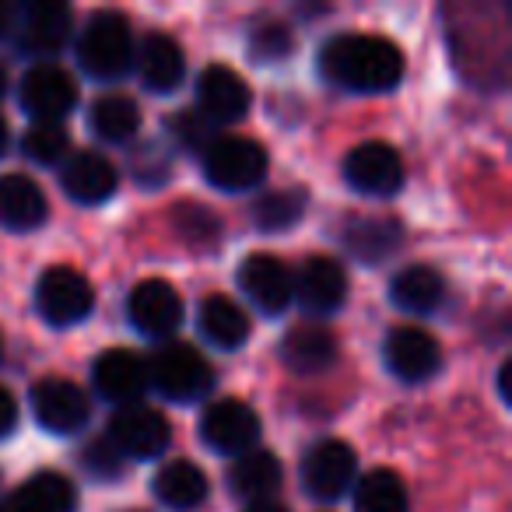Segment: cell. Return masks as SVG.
Segmentation results:
<instances>
[{"mask_svg": "<svg viewBox=\"0 0 512 512\" xmlns=\"http://www.w3.org/2000/svg\"><path fill=\"white\" fill-rule=\"evenodd\" d=\"M46 221V193L29 176H0V225L11 232H32Z\"/></svg>", "mask_w": 512, "mask_h": 512, "instance_id": "44dd1931", "label": "cell"}, {"mask_svg": "<svg viewBox=\"0 0 512 512\" xmlns=\"http://www.w3.org/2000/svg\"><path fill=\"white\" fill-rule=\"evenodd\" d=\"M116 183H120V176H116L113 162L95 155V151H78V155H71V162L60 172V186H64L67 197L78 200V204H106L116 193Z\"/></svg>", "mask_w": 512, "mask_h": 512, "instance_id": "d6986e66", "label": "cell"}, {"mask_svg": "<svg viewBox=\"0 0 512 512\" xmlns=\"http://www.w3.org/2000/svg\"><path fill=\"white\" fill-rule=\"evenodd\" d=\"M239 285L249 295V302L267 316H281L292 306V274L271 253L246 256L239 267Z\"/></svg>", "mask_w": 512, "mask_h": 512, "instance_id": "9a60e30c", "label": "cell"}, {"mask_svg": "<svg viewBox=\"0 0 512 512\" xmlns=\"http://www.w3.org/2000/svg\"><path fill=\"white\" fill-rule=\"evenodd\" d=\"M85 467L95 470L99 477H116V474H120V467H123V456L116 453L109 439H99V442H92V446L85 449Z\"/></svg>", "mask_w": 512, "mask_h": 512, "instance_id": "e575fe53", "label": "cell"}, {"mask_svg": "<svg viewBox=\"0 0 512 512\" xmlns=\"http://www.w3.org/2000/svg\"><path fill=\"white\" fill-rule=\"evenodd\" d=\"M36 306L50 327H74L81 323L95 306V292L88 278L74 267H50L39 278Z\"/></svg>", "mask_w": 512, "mask_h": 512, "instance_id": "5b68a950", "label": "cell"}, {"mask_svg": "<svg viewBox=\"0 0 512 512\" xmlns=\"http://www.w3.org/2000/svg\"><path fill=\"white\" fill-rule=\"evenodd\" d=\"M281 481H285L281 460L267 449H249L228 470V488L246 502H267L281 488Z\"/></svg>", "mask_w": 512, "mask_h": 512, "instance_id": "7402d4cb", "label": "cell"}, {"mask_svg": "<svg viewBox=\"0 0 512 512\" xmlns=\"http://www.w3.org/2000/svg\"><path fill=\"white\" fill-rule=\"evenodd\" d=\"M246 512H288V509H281L278 502H249Z\"/></svg>", "mask_w": 512, "mask_h": 512, "instance_id": "f35d334b", "label": "cell"}, {"mask_svg": "<svg viewBox=\"0 0 512 512\" xmlns=\"http://www.w3.org/2000/svg\"><path fill=\"white\" fill-rule=\"evenodd\" d=\"M355 512H407V488L393 470L379 467L355 484Z\"/></svg>", "mask_w": 512, "mask_h": 512, "instance_id": "f1b7e54d", "label": "cell"}, {"mask_svg": "<svg viewBox=\"0 0 512 512\" xmlns=\"http://www.w3.org/2000/svg\"><path fill=\"white\" fill-rule=\"evenodd\" d=\"M137 64H141L144 85H148L151 92H162V95L176 92V85L186 74L183 46H179L172 36H165V32H151V36H144Z\"/></svg>", "mask_w": 512, "mask_h": 512, "instance_id": "603a6c76", "label": "cell"}, {"mask_svg": "<svg viewBox=\"0 0 512 512\" xmlns=\"http://www.w3.org/2000/svg\"><path fill=\"white\" fill-rule=\"evenodd\" d=\"M306 214V193L302 190H274L253 204V221L264 232H285V228L299 225Z\"/></svg>", "mask_w": 512, "mask_h": 512, "instance_id": "f546056e", "label": "cell"}, {"mask_svg": "<svg viewBox=\"0 0 512 512\" xmlns=\"http://www.w3.org/2000/svg\"><path fill=\"white\" fill-rule=\"evenodd\" d=\"M390 299L404 313H435L446 299V281L435 267L411 264L390 281Z\"/></svg>", "mask_w": 512, "mask_h": 512, "instance_id": "d4e9b609", "label": "cell"}, {"mask_svg": "<svg viewBox=\"0 0 512 512\" xmlns=\"http://www.w3.org/2000/svg\"><path fill=\"white\" fill-rule=\"evenodd\" d=\"M74 505H78L74 484L53 470H43L18 484L8 502H0V512H74Z\"/></svg>", "mask_w": 512, "mask_h": 512, "instance_id": "ffe728a7", "label": "cell"}, {"mask_svg": "<svg viewBox=\"0 0 512 512\" xmlns=\"http://www.w3.org/2000/svg\"><path fill=\"white\" fill-rule=\"evenodd\" d=\"M18 95H22L25 113H32L39 123H57V120H64L74 109V102H78V85H74V78L64 67L36 64L22 78Z\"/></svg>", "mask_w": 512, "mask_h": 512, "instance_id": "8fae6325", "label": "cell"}, {"mask_svg": "<svg viewBox=\"0 0 512 512\" xmlns=\"http://www.w3.org/2000/svg\"><path fill=\"white\" fill-rule=\"evenodd\" d=\"M386 365L397 379L404 383H425L439 372L442 365V348L428 330L421 327H397L386 337Z\"/></svg>", "mask_w": 512, "mask_h": 512, "instance_id": "5bb4252c", "label": "cell"}, {"mask_svg": "<svg viewBox=\"0 0 512 512\" xmlns=\"http://www.w3.org/2000/svg\"><path fill=\"white\" fill-rule=\"evenodd\" d=\"M200 439L214 453L242 456L260 439V418H256V411L246 400H218L200 418Z\"/></svg>", "mask_w": 512, "mask_h": 512, "instance_id": "30bf717a", "label": "cell"}, {"mask_svg": "<svg viewBox=\"0 0 512 512\" xmlns=\"http://www.w3.org/2000/svg\"><path fill=\"white\" fill-rule=\"evenodd\" d=\"M109 442L120 456H130V460H155L169 449L172 442V428L169 421L162 418L151 407H120L109 421Z\"/></svg>", "mask_w": 512, "mask_h": 512, "instance_id": "8992f818", "label": "cell"}, {"mask_svg": "<svg viewBox=\"0 0 512 512\" xmlns=\"http://www.w3.org/2000/svg\"><path fill=\"white\" fill-rule=\"evenodd\" d=\"M32 411L36 421L53 435H71L78 428H85L92 404H88V393L78 383L60 376H46L32 386Z\"/></svg>", "mask_w": 512, "mask_h": 512, "instance_id": "9c48e42d", "label": "cell"}, {"mask_svg": "<svg viewBox=\"0 0 512 512\" xmlns=\"http://www.w3.org/2000/svg\"><path fill=\"white\" fill-rule=\"evenodd\" d=\"M358 477V456L348 442L341 439H323L302 460V484L313 498L334 502L355 484Z\"/></svg>", "mask_w": 512, "mask_h": 512, "instance_id": "52a82bcc", "label": "cell"}, {"mask_svg": "<svg viewBox=\"0 0 512 512\" xmlns=\"http://www.w3.org/2000/svg\"><path fill=\"white\" fill-rule=\"evenodd\" d=\"M15 29H18V8H11V4L0 0V39H8Z\"/></svg>", "mask_w": 512, "mask_h": 512, "instance_id": "8d00e7d4", "label": "cell"}, {"mask_svg": "<svg viewBox=\"0 0 512 512\" xmlns=\"http://www.w3.org/2000/svg\"><path fill=\"white\" fill-rule=\"evenodd\" d=\"M197 327L214 348H242L249 337V316L239 302H232L228 295H207L200 302V316H197Z\"/></svg>", "mask_w": 512, "mask_h": 512, "instance_id": "484cf974", "label": "cell"}, {"mask_svg": "<svg viewBox=\"0 0 512 512\" xmlns=\"http://www.w3.org/2000/svg\"><path fill=\"white\" fill-rule=\"evenodd\" d=\"M71 151V137L60 123H36L29 134L22 137V155L36 165H57Z\"/></svg>", "mask_w": 512, "mask_h": 512, "instance_id": "1f68e13d", "label": "cell"}, {"mask_svg": "<svg viewBox=\"0 0 512 512\" xmlns=\"http://www.w3.org/2000/svg\"><path fill=\"white\" fill-rule=\"evenodd\" d=\"M18 39H22L25 53L36 57H50L71 36V8L57 4V0H36L18 8Z\"/></svg>", "mask_w": 512, "mask_h": 512, "instance_id": "e0dca14e", "label": "cell"}, {"mask_svg": "<svg viewBox=\"0 0 512 512\" xmlns=\"http://www.w3.org/2000/svg\"><path fill=\"white\" fill-rule=\"evenodd\" d=\"M509 372H512V362L498 365V397H502V400L512 397V390H509Z\"/></svg>", "mask_w": 512, "mask_h": 512, "instance_id": "74e56055", "label": "cell"}, {"mask_svg": "<svg viewBox=\"0 0 512 512\" xmlns=\"http://www.w3.org/2000/svg\"><path fill=\"white\" fill-rule=\"evenodd\" d=\"M320 71L351 92H390L404 78V53L383 36H334L320 53Z\"/></svg>", "mask_w": 512, "mask_h": 512, "instance_id": "6da1fadb", "label": "cell"}, {"mask_svg": "<svg viewBox=\"0 0 512 512\" xmlns=\"http://www.w3.org/2000/svg\"><path fill=\"white\" fill-rule=\"evenodd\" d=\"M141 127V109L127 95H102L92 106V134L109 144H123Z\"/></svg>", "mask_w": 512, "mask_h": 512, "instance_id": "83f0119b", "label": "cell"}, {"mask_svg": "<svg viewBox=\"0 0 512 512\" xmlns=\"http://www.w3.org/2000/svg\"><path fill=\"white\" fill-rule=\"evenodd\" d=\"M92 383L95 393H102L106 400L120 407H134L137 400L148 393V365L141 355L127 348H109L95 358L92 365Z\"/></svg>", "mask_w": 512, "mask_h": 512, "instance_id": "4fadbf2b", "label": "cell"}, {"mask_svg": "<svg viewBox=\"0 0 512 512\" xmlns=\"http://www.w3.org/2000/svg\"><path fill=\"white\" fill-rule=\"evenodd\" d=\"M172 130H176V137L183 141V148L190 151H200V148H211L214 144V130H211V120H204V116L197 113V109H190V113H183L176 123H172Z\"/></svg>", "mask_w": 512, "mask_h": 512, "instance_id": "836d02e7", "label": "cell"}, {"mask_svg": "<svg viewBox=\"0 0 512 512\" xmlns=\"http://www.w3.org/2000/svg\"><path fill=\"white\" fill-rule=\"evenodd\" d=\"M281 358L292 372H323L327 365H334L337 358V341L327 327H316V323H302L292 327L281 341Z\"/></svg>", "mask_w": 512, "mask_h": 512, "instance_id": "cb8c5ba5", "label": "cell"}, {"mask_svg": "<svg viewBox=\"0 0 512 512\" xmlns=\"http://www.w3.org/2000/svg\"><path fill=\"white\" fill-rule=\"evenodd\" d=\"M211 383V365L204 362L197 348L183 341L162 344L148 362V386H155L165 400H176V404H190V400L204 397Z\"/></svg>", "mask_w": 512, "mask_h": 512, "instance_id": "3957f363", "label": "cell"}, {"mask_svg": "<svg viewBox=\"0 0 512 512\" xmlns=\"http://www.w3.org/2000/svg\"><path fill=\"white\" fill-rule=\"evenodd\" d=\"M197 113L211 123H235L249 113V88L232 67L211 64L197 81Z\"/></svg>", "mask_w": 512, "mask_h": 512, "instance_id": "ac0fdd59", "label": "cell"}, {"mask_svg": "<svg viewBox=\"0 0 512 512\" xmlns=\"http://www.w3.org/2000/svg\"><path fill=\"white\" fill-rule=\"evenodd\" d=\"M8 123H4V116H0V155H4V151H8Z\"/></svg>", "mask_w": 512, "mask_h": 512, "instance_id": "ab89813d", "label": "cell"}, {"mask_svg": "<svg viewBox=\"0 0 512 512\" xmlns=\"http://www.w3.org/2000/svg\"><path fill=\"white\" fill-rule=\"evenodd\" d=\"M292 46L295 39L285 22H260L249 32V57L260 60V64H274V60L288 57Z\"/></svg>", "mask_w": 512, "mask_h": 512, "instance_id": "d6a6232c", "label": "cell"}, {"mask_svg": "<svg viewBox=\"0 0 512 512\" xmlns=\"http://www.w3.org/2000/svg\"><path fill=\"white\" fill-rule=\"evenodd\" d=\"M207 491L211 488H207L204 470L190 460H172L155 474L158 502L169 505V509H176V512H190V509H197V505H204Z\"/></svg>", "mask_w": 512, "mask_h": 512, "instance_id": "4316f807", "label": "cell"}, {"mask_svg": "<svg viewBox=\"0 0 512 512\" xmlns=\"http://www.w3.org/2000/svg\"><path fill=\"white\" fill-rule=\"evenodd\" d=\"M78 64L99 81H116L134 64V36L120 11H99L78 39Z\"/></svg>", "mask_w": 512, "mask_h": 512, "instance_id": "7a4b0ae2", "label": "cell"}, {"mask_svg": "<svg viewBox=\"0 0 512 512\" xmlns=\"http://www.w3.org/2000/svg\"><path fill=\"white\" fill-rule=\"evenodd\" d=\"M404 232L397 221H362L348 232V246L355 249L358 260H383L400 246Z\"/></svg>", "mask_w": 512, "mask_h": 512, "instance_id": "4dcf8cb0", "label": "cell"}, {"mask_svg": "<svg viewBox=\"0 0 512 512\" xmlns=\"http://www.w3.org/2000/svg\"><path fill=\"white\" fill-rule=\"evenodd\" d=\"M4 92H8V67L0 64V99H4Z\"/></svg>", "mask_w": 512, "mask_h": 512, "instance_id": "60d3db41", "label": "cell"}, {"mask_svg": "<svg viewBox=\"0 0 512 512\" xmlns=\"http://www.w3.org/2000/svg\"><path fill=\"white\" fill-rule=\"evenodd\" d=\"M15 421H18V404H15V397L0 386V439L15 432Z\"/></svg>", "mask_w": 512, "mask_h": 512, "instance_id": "d590c367", "label": "cell"}, {"mask_svg": "<svg viewBox=\"0 0 512 512\" xmlns=\"http://www.w3.org/2000/svg\"><path fill=\"white\" fill-rule=\"evenodd\" d=\"M130 320L141 334L169 337L183 323V299L162 278H148L130 292Z\"/></svg>", "mask_w": 512, "mask_h": 512, "instance_id": "2e32d148", "label": "cell"}, {"mask_svg": "<svg viewBox=\"0 0 512 512\" xmlns=\"http://www.w3.org/2000/svg\"><path fill=\"white\" fill-rule=\"evenodd\" d=\"M344 179L358 193L393 197L404 186V162H400L397 148H390L386 141H362L344 158Z\"/></svg>", "mask_w": 512, "mask_h": 512, "instance_id": "ba28073f", "label": "cell"}, {"mask_svg": "<svg viewBox=\"0 0 512 512\" xmlns=\"http://www.w3.org/2000/svg\"><path fill=\"white\" fill-rule=\"evenodd\" d=\"M292 299L316 316L337 313L348 302V274L334 256H309L292 278Z\"/></svg>", "mask_w": 512, "mask_h": 512, "instance_id": "7c38bea8", "label": "cell"}, {"mask_svg": "<svg viewBox=\"0 0 512 512\" xmlns=\"http://www.w3.org/2000/svg\"><path fill=\"white\" fill-rule=\"evenodd\" d=\"M204 172L218 190H253L267 176V151L249 137H214L204 151Z\"/></svg>", "mask_w": 512, "mask_h": 512, "instance_id": "277c9868", "label": "cell"}, {"mask_svg": "<svg viewBox=\"0 0 512 512\" xmlns=\"http://www.w3.org/2000/svg\"><path fill=\"white\" fill-rule=\"evenodd\" d=\"M0 351H4V344H0Z\"/></svg>", "mask_w": 512, "mask_h": 512, "instance_id": "b9f144b4", "label": "cell"}]
</instances>
